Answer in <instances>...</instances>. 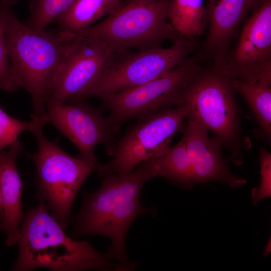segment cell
Masks as SVG:
<instances>
[{
    "label": "cell",
    "instance_id": "6da1fadb",
    "mask_svg": "<svg viewBox=\"0 0 271 271\" xmlns=\"http://www.w3.org/2000/svg\"><path fill=\"white\" fill-rule=\"evenodd\" d=\"M102 177L96 192L84 193L73 233L76 236L99 234L109 238L111 245L108 256L118 261L124 270H132L136 264L128 259L125 236L137 217L152 213L141 204L140 198L143 187L154 177L144 162L129 173H112Z\"/></svg>",
    "mask_w": 271,
    "mask_h": 271
},
{
    "label": "cell",
    "instance_id": "7a4b0ae2",
    "mask_svg": "<svg viewBox=\"0 0 271 271\" xmlns=\"http://www.w3.org/2000/svg\"><path fill=\"white\" fill-rule=\"evenodd\" d=\"M20 225L19 254L12 269L27 271L45 267L55 271L123 270L107 254L89 242L67 236L42 201L29 209Z\"/></svg>",
    "mask_w": 271,
    "mask_h": 271
},
{
    "label": "cell",
    "instance_id": "3957f363",
    "mask_svg": "<svg viewBox=\"0 0 271 271\" xmlns=\"http://www.w3.org/2000/svg\"><path fill=\"white\" fill-rule=\"evenodd\" d=\"M75 38L45 29L30 27L20 21L12 8L6 21L8 55L19 88L30 94L33 107L31 118L45 113L52 79Z\"/></svg>",
    "mask_w": 271,
    "mask_h": 271
},
{
    "label": "cell",
    "instance_id": "277c9868",
    "mask_svg": "<svg viewBox=\"0 0 271 271\" xmlns=\"http://www.w3.org/2000/svg\"><path fill=\"white\" fill-rule=\"evenodd\" d=\"M235 91L231 79L211 68H203L181 91L176 106H186L187 119L212 133L229 151L233 163L240 165L251 143L241 133Z\"/></svg>",
    "mask_w": 271,
    "mask_h": 271
},
{
    "label": "cell",
    "instance_id": "5b68a950",
    "mask_svg": "<svg viewBox=\"0 0 271 271\" xmlns=\"http://www.w3.org/2000/svg\"><path fill=\"white\" fill-rule=\"evenodd\" d=\"M171 1L123 0L100 22L73 36L95 37L114 54L173 43L183 37L168 21Z\"/></svg>",
    "mask_w": 271,
    "mask_h": 271
},
{
    "label": "cell",
    "instance_id": "8992f818",
    "mask_svg": "<svg viewBox=\"0 0 271 271\" xmlns=\"http://www.w3.org/2000/svg\"><path fill=\"white\" fill-rule=\"evenodd\" d=\"M43 127L37 123L32 130L37 141L38 150L28 157L36 167L37 198L45 204L65 230L78 190L87 177L97 170L99 164L69 155L59 146L58 140L51 142L45 137Z\"/></svg>",
    "mask_w": 271,
    "mask_h": 271
},
{
    "label": "cell",
    "instance_id": "52a82bcc",
    "mask_svg": "<svg viewBox=\"0 0 271 271\" xmlns=\"http://www.w3.org/2000/svg\"><path fill=\"white\" fill-rule=\"evenodd\" d=\"M197 48L194 39L182 37L169 47L115 54L107 68L74 102L100 99L150 82L177 67Z\"/></svg>",
    "mask_w": 271,
    "mask_h": 271
},
{
    "label": "cell",
    "instance_id": "ba28073f",
    "mask_svg": "<svg viewBox=\"0 0 271 271\" xmlns=\"http://www.w3.org/2000/svg\"><path fill=\"white\" fill-rule=\"evenodd\" d=\"M188 115L187 108L180 105L167 108L138 120L108 153L111 159L97 169L100 176L125 174L138 166L157 157L170 147L173 138L180 129Z\"/></svg>",
    "mask_w": 271,
    "mask_h": 271
},
{
    "label": "cell",
    "instance_id": "9c48e42d",
    "mask_svg": "<svg viewBox=\"0 0 271 271\" xmlns=\"http://www.w3.org/2000/svg\"><path fill=\"white\" fill-rule=\"evenodd\" d=\"M196 58L189 57L164 75L141 85L106 96L101 99L109 111L107 118L119 132L132 118L142 119L176 106L178 95L202 69Z\"/></svg>",
    "mask_w": 271,
    "mask_h": 271
},
{
    "label": "cell",
    "instance_id": "30bf717a",
    "mask_svg": "<svg viewBox=\"0 0 271 271\" xmlns=\"http://www.w3.org/2000/svg\"><path fill=\"white\" fill-rule=\"evenodd\" d=\"M244 22L235 46L211 68L231 79L271 84V0Z\"/></svg>",
    "mask_w": 271,
    "mask_h": 271
},
{
    "label": "cell",
    "instance_id": "8fae6325",
    "mask_svg": "<svg viewBox=\"0 0 271 271\" xmlns=\"http://www.w3.org/2000/svg\"><path fill=\"white\" fill-rule=\"evenodd\" d=\"M114 56L95 37H75L51 83L46 106L74 102L107 68Z\"/></svg>",
    "mask_w": 271,
    "mask_h": 271
},
{
    "label": "cell",
    "instance_id": "7c38bea8",
    "mask_svg": "<svg viewBox=\"0 0 271 271\" xmlns=\"http://www.w3.org/2000/svg\"><path fill=\"white\" fill-rule=\"evenodd\" d=\"M38 120L43 125L49 123L54 126L76 147L81 159L96 165L99 164L95 147L103 145L108 153L118 133L99 109L82 101L47 105Z\"/></svg>",
    "mask_w": 271,
    "mask_h": 271
},
{
    "label": "cell",
    "instance_id": "4fadbf2b",
    "mask_svg": "<svg viewBox=\"0 0 271 271\" xmlns=\"http://www.w3.org/2000/svg\"><path fill=\"white\" fill-rule=\"evenodd\" d=\"M182 138L190 158L194 185L216 181L235 188L246 180L232 173L222 154V146L217 139L208 136L207 129L187 119Z\"/></svg>",
    "mask_w": 271,
    "mask_h": 271
},
{
    "label": "cell",
    "instance_id": "5bb4252c",
    "mask_svg": "<svg viewBox=\"0 0 271 271\" xmlns=\"http://www.w3.org/2000/svg\"><path fill=\"white\" fill-rule=\"evenodd\" d=\"M265 0H207L204 8L208 32L203 45L204 56L213 63L229 49L233 39L249 14Z\"/></svg>",
    "mask_w": 271,
    "mask_h": 271
},
{
    "label": "cell",
    "instance_id": "9a60e30c",
    "mask_svg": "<svg viewBox=\"0 0 271 271\" xmlns=\"http://www.w3.org/2000/svg\"><path fill=\"white\" fill-rule=\"evenodd\" d=\"M22 150L23 144L18 140L9 147L7 151L0 152V190L4 207L0 230L7 234L6 243L9 246L17 242L24 216L21 203L24 185L16 166Z\"/></svg>",
    "mask_w": 271,
    "mask_h": 271
},
{
    "label": "cell",
    "instance_id": "2e32d148",
    "mask_svg": "<svg viewBox=\"0 0 271 271\" xmlns=\"http://www.w3.org/2000/svg\"><path fill=\"white\" fill-rule=\"evenodd\" d=\"M123 0H75L55 21L59 31L72 36L106 17L115 10Z\"/></svg>",
    "mask_w": 271,
    "mask_h": 271
},
{
    "label": "cell",
    "instance_id": "e0dca14e",
    "mask_svg": "<svg viewBox=\"0 0 271 271\" xmlns=\"http://www.w3.org/2000/svg\"><path fill=\"white\" fill-rule=\"evenodd\" d=\"M144 162L154 178L163 177L186 189L194 185L190 158L182 138L164 153Z\"/></svg>",
    "mask_w": 271,
    "mask_h": 271
},
{
    "label": "cell",
    "instance_id": "ac0fdd59",
    "mask_svg": "<svg viewBox=\"0 0 271 271\" xmlns=\"http://www.w3.org/2000/svg\"><path fill=\"white\" fill-rule=\"evenodd\" d=\"M204 0H171L169 20L181 36L194 39L204 31Z\"/></svg>",
    "mask_w": 271,
    "mask_h": 271
},
{
    "label": "cell",
    "instance_id": "d6986e66",
    "mask_svg": "<svg viewBox=\"0 0 271 271\" xmlns=\"http://www.w3.org/2000/svg\"><path fill=\"white\" fill-rule=\"evenodd\" d=\"M232 83L235 91H237L249 105L264 136L270 139V84L239 79H232Z\"/></svg>",
    "mask_w": 271,
    "mask_h": 271
},
{
    "label": "cell",
    "instance_id": "ffe728a7",
    "mask_svg": "<svg viewBox=\"0 0 271 271\" xmlns=\"http://www.w3.org/2000/svg\"><path fill=\"white\" fill-rule=\"evenodd\" d=\"M18 0L0 2V88L12 92L20 89L9 61L6 39V21L8 11Z\"/></svg>",
    "mask_w": 271,
    "mask_h": 271
},
{
    "label": "cell",
    "instance_id": "44dd1931",
    "mask_svg": "<svg viewBox=\"0 0 271 271\" xmlns=\"http://www.w3.org/2000/svg\"><path fill=\"white\" fill-rule=\"evenodd\" d=\"M75 0H36L29 17L24 23L35 29L46 27L64 13Z\"/></svg>",
    "mask_w": 271,
    "mask_h": 271
},
{
    "label": "cell",
    "instance_id": "7402d4cb",
    "mask_svg": "<svg viewBox=\"0 0 271 271\" xmlns=\"http://www.w3.org/2000/svg\"><path fill=\"white\" fill-rule=\"evenodd\" d=\"M35 125V121H21L9 115L0 107V152L16 142L24 131L31 132Z\"/></svg>",
    "mask_w": 271,
    "mask_h": 271
},
{
    "label": "cell",
    "instance_id": "603a6c76",
    "mask_svg": "<svg viewBox=\"0 0 271 271\" xmlns=\"http://www.w3.org/2000/svg\"><path fill=\"white\" fill-rule=\"evenodd\" d=\"M260 167V184L251 192V200L253 204L271 196V155L264 147H260L259 153Z\"/></svg>",
    "mask_w": 271,
    "mask_h": 271
},
{
    "label": "cell",
    "instance_id": "cb8c5ba5",
    "mask_svg": "<svg viewBox=\"0 0 271 271\" xmlns=\"http://www.w3.org/2000/svg\"><path fill=\"white\" fill-rule=\"evenodd\" d=\"M4 218V207L2 194L0 190V225L3 221Z\"/></svg>",
    "mask_w": 271,
    "mask_h": 271
}]
</instances>
